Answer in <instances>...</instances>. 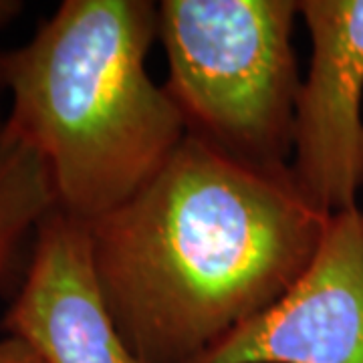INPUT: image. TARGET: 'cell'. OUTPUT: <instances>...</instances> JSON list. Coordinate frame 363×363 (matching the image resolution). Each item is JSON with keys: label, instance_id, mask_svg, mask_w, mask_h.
<instances>
[{"label": "cell", "instance_id": "cell-1", "mask_svg": "<svg viewBox=\"0 0 363 363\" xmlns=\"http://www.w3.org/2000/svg\"><path fill=\"white\" fill-rule=\"evenodd\" d=\"M331 214L291 172L186 138L128 202L87 224L117 331L145 363H194L307 271Z\"/></svg>", "mask_w": 363, "mask_h": 363}, {"label": "cell", "instance_id": "cell-2", "mask_svg": "<svg viewBox=\"0 0 363 363\" xmlns=\"http://www.w3.org/2000/svg\"><path fill=\"white\" fill-rule=\"evenodd\" d=\"M157 4L65 0L25 45L0 51L6 128L47 166L57 210L91 224L128 202L188 138L147 75Z\"/></svg>", "mask_w": 363, "mask_h": 363}, {"label": "cell", "instance_id": "cell-3", "mask_svg": "<svg viewBox=\"0 0 363 363\" xmlns=\"http://www.w3.org/2000/svg\"><path fill=\"white\" fill-rule=\"evenodd\" d=\"M295 0H164V85L188 138L238 164L291 172L301 77Z\"/></svg>", "mask_w": 363, "mask_h": 363}, {"label": "cell", "instance_id": "cell-4", "mask_svg": "<svg viewBox=\"0 0 363 363\" xmlns=\"http://www.w3.org/2000/svg\"><path fill=\"white\" fill-rule=\"evenodd\" d=\"M311 65L301 81L291 174L327 214L355 206L363 188V0H303Z\"/></svg>", "mask_w": 363, "mask_h": 363}, {"label": "cell", "instance_id": "cell-5", "mask_svg": "<svg viewBox=\"0 0 363 363\" xmlns=\"http://www.w3.org/2000/svg\"><path fill=\"white\" fill-rule=\"evenodd\" d=\"M194 363H363V212L331 214L295 285Z\"/></svg>", "mask_w": 363, "mask_h": 363}, {"label": "cell", "instance_id": "cell-6", "mask_svg": "<svg viewBox=\"0 0 363 363\" xmlns=\"http://www.w3.org/2000/svg\"><path fill=\"white\" fill-rule=\"evenodd\" d=\"M0 327L49 363H145L117 331L99 291L87 224L55 210L40 224L25 279Z\"/></svg>", "mask_w": 363, "mask_h": 363}, {"label": "cell", "instance_id": "cell-7", "mask_svg": "<svg viewBox=\"0 0 363 363\" xmlns=\"http://www.w3.org/2000/svg\"><path fill=\"white\" fill-rule=\"evenodd\" d=\"M55 210L47 166L11 135L0 107V295L18 291L40 224Z\"/></svg>", "mask_w": 363, "mask_h": 363}, {"label": "cell", "instance_id": "cell-8", "mask_svg": "<svg viewBox=\"0 0 363 363\" xmlns=\"http://www.w3.org/2000/svg\"><path fill=\"white\" fill-rule=\"evenodd\" d=\"M0 363H49L37 347L16 335L0 337Z\"/></svg>", "mask_w": 363, "mask_h": 363}, {"label": "cell", "instance_id": "cell-9", "mask_svg": "<svg viewBox=\"0 0 363 363\" xmlns=\"http://www.w3.org/2000/svg\"><path fill=\"white\" fill-rule=\"evenodd\" d=\"M23 11V2L18 0H0V28L14 21Z\"/></svg>", "mask_w": 363, "mask_h": 363}]
</instances>
